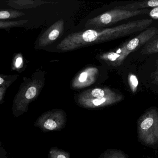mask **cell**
<instances>
[{
  "instance_id": "1",
  "label": "cell",
  "mask_w": 158,
  "mask_h": 158,
  "mask_svg": "<svg viewBox=\"0 0 158 158\" xmlns=\"http://www.w3.org/2000/svg\"><path fill=\"white\" fill-rule=\"evenodd\" d=\"M157 28L154 27L148 28L135 37L125 42L115 50L103 54L102 58L110 62L113 66H120L130 53L134 52L153 39L154 36L157 35Z\"/></svg>"
},
{
  "instance_id": "2",
  "label": "cell",
  "mask_w": 158,
  "mask_h": 158,
  "mask_svg": "<svg viewBox=\"0 0 158 158\" xmlns=\"http://www.w3.org/2000/svg\"><path fill=\"white\" fill-rule=\"evenodd\" d=\"M139 139L146 145L154 146L158 143V112L151 109L138 122Z\"/></svg>"
},
{
  "instance_id": "3",
  "label": "cell",
  "mask_w": 158,
  "mask_h": 158,
  "mask_svg": "<svg viewBox=\"0 0 158 158\" xmlns=\"http://www.w3.org/2000/svg\"><path fill=\"white\" fill-rule=\"evenodd\" d=\"M67 123L66 113L61 109H53L42 114L34 124L44 133L60 131L63 129Z\"/></svg>"
},
{
  "instance_id": "4",
  "label": "cell",
  "mask_w": 158,
  "mask_h": 158,
  "mask_svg": "<svg viewBox=\"0 0 158 158\" xmlns=\"http://www.w3.org/2000/svg\"><path fill=\"white\" fill-rule=\"evenodd\" d=\"M148 11L147 9L133 11L114 9L94 18L92 23L100 27L108 26L134 16L146 14Z\"/></svg>"
},
{
  "instance_id": "5",
  "label": "cell",
  "mask_w": 158,
  "mask_h": 158,
  "mask_svg": "<svg viewBox=\"0 0 158 158\" xmlns=\"http://www.w3.org/2000/svg\"><path fill=\"white\" fill-rule=\"evenodd\" d=\"M123 99V96L116 93L114 95L101 98L85 99L78 98L77 102L83 108L92 109L112 105Z\"/></svg>"
},
{
  "instance_id": "6",
  "label": "cell",
  "mask_w": 158,
  "mask_h": 158,
  "mask_svg": "<svg viewBox=\"0 0 158 158\" xmlns=\"http://www.w3.org/2000/svg\"><path fill=\"white\" fill-rule=\"evenodd\" d=\"M158 7V0H150L142 2H135L123 6H117L114 9H121L126 10L133 11L147 9L148 8Z\"/></svg>"
},
{
  "instance_id": "7",
  "label": "cell",
  "mask_w": 158,
  "mask_h": 158,
  "mask_svg": "<svg viewBox=\"0 0 158 158\" xmlns=\"http://www.w3.org/2000/svg\"><path fill=\"white\" fill-rule=\"evenodd\" d=\"M116 92L109 88H95L84 92L78 97L85 99L101 98L115 94Z\"/></svg>"
},
{
  "instance_id": "8",
  "label": "cell",
  "mask_w": 158,
  "mask_h": 158,
  "mask_svg": "<svg viewBox=\"0 0 158 158\" xmlns=\"http://www.w3.org/2000/svg\"><path fill=\"white\" fill-rule=\"evenodd\" d=\"M140 52L143 54L158 53V38L150 40L145 44Z\"/></svg>"
},
{
  "instance_id": "9",
  "label": "cell",
  "mask_w": 158,
  "mask_h": 158,
  "mask_svg": "<svg viewBox=\"0 0 158 158\" xmlns=\"http://www.w3.org/2000/svg\"><path fill=\"white\" fill-rule=\"evenodd\" d=\"M48 158H71V154L57 147H52L48 153Z\"/></svg>"
},
{
  "instance_id": "10",
  "label": "cell",
  "mask_w": 158,
  "mask_h": 158,
  "mask_svg": "<svg viewBox=\"0 0 158 158\" xmlns=\"http://www.w3.org/2000/svg\"><path fill=\"white\" fill-rule=\"evenodd\" d=\"M98 158H127L125 154L118 150L108 149L102 153Z\"/></svg>"
},
{
  "instance_id": "11",
  "label": "cell",
  "mask_w": 158,
  "mask_h": 158,
  "mask_svg": "<svg viewBox=\"0 0 158 158\" xmlns=\"http://www.w3.org/2000/svg\"><path fill=\"white\" fill-rule=\"evenodd\" d=\"M128 81L131 91L133 93H135L139 85L137 77L134 74L130 73L128 75Z\"/></svg>"
},
{
  "instance_id": "12",
  "label": "cell",
  "mask_w": 158,
  "mask_h": 158,
  "mask_svg": "<svg viewBox=\"0 0 158 158\" xmlns=\"http://www.w3.org/2000/svg\"><path fill=\"white\" fill-rule=\"evenodd\" d=\"M60 35V32L57 29H54L52 30L49 35V39L50 40L53 41L55 40Z\"/></svg>"
},
{
  "instance_id": "13",
  "label": "cell",
  "mask_w": 158,
  "mask_h": 158,
  "mask_svg": "<svg viewBox=\"0 0 158 158\" xmlns=\"http://www.w3.org/2000/svg\"><path fill=\"white\" fill-rule=\"evenodd\" d=\"M149 16L152 19H158V7L153 8L149 12Z\"/></svg>"
},
{
  "instance_id": "14",
  "label": "cell",
  "mask_w": 158,
  "mask_h": 158,
  "mask_svg": "<svg viewBox=\"0 0 158 158\" xmlns=\"http://www.w3.org/2000/svg\"><path fill=\"white\" fill-rule=\"evenodd\" d=\"M88 76V74L87 72H83L79 76L78 81L81 83H84L87 79Z\"/></svg>"
},
{
  "instance_id": "15",
  "label": "cell",
  "mask_w": 158,
  "mask_h": 158,
  "mask_svg": "<svg viewBox=\"0 0 158 158\" xmlns=\"http://www.w3.org/2000/svg\"><path fill=\"white\" fill-rule=\"evenodd\" d=\"M10 13L7 11H2L0 12V19H8L10 18Z\"/></svg>"
},
{
  "instance_id": "16",
  "label": "cell",
  "mask_w": 158,
  "mask_h": 158,
  "mask_svg": "<svg viewBox=\"0 0 158 158\" xmlns=\"http://www.w3.org/2000/svg\"><path fill=\"white\" fill-rule=\"evenodd\" d=\"M23 63V59L21 57H19L16 59V61H15V66L17 68H19Z\"/></svg>"
},
{
  "instance_id": "17",
  "label": "cell",
  "mask_w": 158,
  "mask_h": 158,
  "mask_svg": "<svg viewBox=\"0 0 158 158\" xmlns=\"http://www.w3.org/2000/svg\"><path fill=\"white\" fill-rule=\"evenodd\" d=\"M157 69L155 70V72H153V73H152V75L153 76V77H154L155 76H158V63H157Z\"/></svg>"
},
{
  "instance_id": "18",
  "label": "cell",
  "mask_w": 158,
  "mask_h": 158,
  "mask_svg": "<svg viewBox=\"0 0 158 158\" xmlns=\"http://www.w3.org/2000/svg\"><path fill=\"white\" fill-rule=\"evenodd\" d=\"M154 77V82H156V83H158V76L154 77Z\"/></svg>"
},
{
  "instance_id": "19",
  "label": "cell",
  "mask_w": 158,
  "mask_h": 158,
  "mask_svg": "<svg viewBox=\"0 0 158 158\" xmlns=\"http://www.w3.org/2000/svg\"><path fill=\"white\" fill-rule=\"evenodd\" d=\"M3 82H4V80L2 79V77H0V85H2Z\"/></svg>"
},
{
  "instance_id": "20",
  "label": "cell",
  "mask_w": 158,
  "mask_h": 158,
  "mask_svg": "<svg viewBox=\"0 0 158 158\" xmlns=\"http://www.w3.org/2000/svg\"><path fill=\"white\" fill-rule=\"evenodd\" d=\"M157 34H158V30H157Z\"/></svg>"
}]
</instances>
